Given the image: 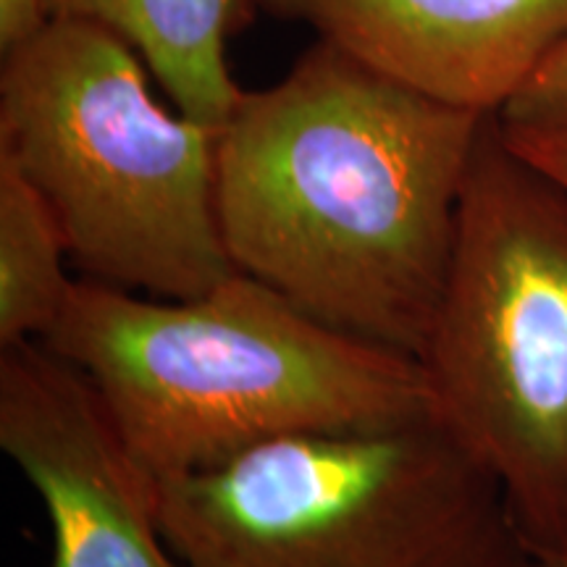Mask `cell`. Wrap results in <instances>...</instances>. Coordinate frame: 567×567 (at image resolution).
<instances>
[{
	"label": "cell",
	"instance_id": "1",
	"mask_svg": "<svg viewBox=\"0 0 567 567\" xmlns=\"http://www.w3.org/2000/svg\"><path fill=\"white\" fill-rule=\"evenodd\" d=\"M488 118L318 40L284 80L243 90L218 130L234 268L318 321L421 358Z\"/></svg>",
	"mask_w": 567,
	"mask_h": 567
},
{
	"label": "cell",
	"instance_id": "2",
	"mask_svg": "<svg viewBox=\"0 0 567 567\" xmlns=\"http://www.w3.org/2000/svg\"><path fill=\"white\" fill-rule=\"evenodd\" d=\"M42 344L87 375L155 481L284 436L439 421L421 360L239 271L184 300L76 279Z\"/></svg>",
	"mask_w": 567,
	"mask_h": 567
},
{
	"label": "cell",
	"instance_id": "3",
	"mask_svg": "<svg viewBox=\"0 0 567 567\" xmlns=\"http://www.w3.org/2000/svg\"><path fill=\"white\" fill-rule=\"evenodd\" d=\"M218 132L168 113L140 53L51 17L0 66V153L51 205L82 279L184 300L237 271L216 208Z\"/></svg>",
	"mask_w": 567,
	"mask_h": 567
},
{
	"label": "cell",
	"instance_id": "4",
	"mask_svg": "<svg viewBox=\"0 0 567 567\" xmlns=\"http://www.w3.org/2000/svg\"><path fill=\"white\" fill-rule=\"evenodd\" d=\"M439 423L499 484L530 555L567 549V193L492 116L421 352Z\"/></svg>",
	"mask_w": 567,
	"mask_h": 567
},
{
	"label": "cell",
	"instance_id": "5",
	"mask_svg": "<svg viewBox=\"0 0 567 567\" xmlns=\"http://www.w3.org/2000/svg\"><path fill=\"white\" fill-rule=\"evenodd\" d=\"M187 567H530L496 481L439 421L300 434L158 481Z\"/></svg>",
	"mask_w": 567,
	"mask_h": 567
},
{
	"label": "cell",
	"instance_id": "6",
	"mask_svg": "<svg viewBox=\"0 0 567 567\" xmlns=\"http://www.w3.org/2000/svg\"><path fill=\"white\" fill-rule=\"evenodd\" d=\"M0 450L51 520V567H187L158 523V481L103 396L42 342L0 350Z\"/></svg>",
	"mask_w": 567,
	"mask_h": 567
},
{
	"label": "cell",
	"instance_id": "7",
	"mask_svg": "<svg viewBox=\"0 0 567 567\" xmlns=\"http://www.w3.org/2000/svg\"><path fill=\"white\" fill-rule=\"evenodd\" d=\"M389 80L499 116L567 38V0H247Z\"/></svg>",
	"mask_w": 567,
	"mask_h": 567
},
{
	"label": "cell",
	"instance_id": "8",
	"mask_svg": "<svg viewBox=\"0 0 567 567\" xmlns=\"http://www.w3.org/2000/svg\"><path fill=\"white\" fill-rule=\"evenodd\" d=\"M48 17L97 21L124 38L176 111L221 130L243 90L226 63V40L247 0H45Z\"/></svg>",
	"mask_w": 567,
	"mask_h": 567
},
{
	"label": "cell",
	"instance_id": "9",
	"mask_svg": "<svg viewBox=\"0 0 567 567\" xmlns=\"http://www.w3.org/2000/svg\"><path fill=\"white\" fill-rule=\"evenodd\" d=\"M69 245L40 189L0 153V350L42 342L66 308L76 279Z\"/></svg>",
	"mask_w": 567,
	"mask_h": 567
},
{
	"label": "cell",
	"instance_id": "10",
	"mask_svg": "<svg viewBox=\"0 0 567 567\" xmlns=\"http://www.w3.org/2000/svg\"><path fill=\"white\" fill-rule=\"evenodd\" d=\"M509 130L567 137V38L551 48L528 82L499 113Z\"/></svg>",
	"mask_w": 567,
	"mask_h": 567
},
{
	"label": "cell",
	"instance_id": "11",
	"mask_svg": "<svg viewBox=\"0 0 567 567\" xmlns=\"http://www.w3.org/2000/svg\"><path fill=\"white\" fill-rule=\"evenodd\" d=\"M502 132H505V137L513 151H517L523 158L534 163L538 172L547 174L551 182H557L567 193V137H559V134H544V132L509 130L505 124H502Z\"/></svg>",
	"mask_w": 567,
	"mask_h": 567
},
{
	"label": "cell",
	"instance_id": "12",
	"mask_svg": "<svg viewBox=\"0 0 567 567\" xmlns=\"http://www.w3.org/2000/svg\"><path fill=\"white\" fill-rule=\"evenodd\" d=\"M51 21L45 0H0V51L9 53Z\"/></svg>",
	"mask_w": 567,
	"mask_h": 567
},
{
	"label": "cell",
	"instance_id": "13",
	"mask_svg": "<svg viewBox=\"0 0 567 567\" xmlns=\"http://www.w3.org/2000/svg\"><path fill=\"white\" fill-rule=\"evenodd\" d=\"M530 567H567V549L565 551H542L530 557Z\"/></svg>",
	"mask_w": 567,
	"mask_h": 567
}]
</instances>
